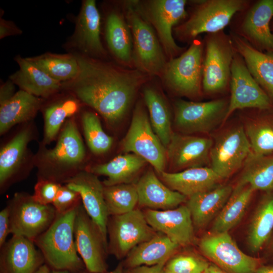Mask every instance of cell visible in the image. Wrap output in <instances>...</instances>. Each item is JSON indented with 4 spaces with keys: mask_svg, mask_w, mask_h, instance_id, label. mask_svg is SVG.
<instances>
[{
    "mask_svg": "<svg viewBox=\"0 0 273 273\" xmlns=\"http://www.w3.org/2000/svg\"><path fill=\"white\" fill-rule=\"evenodd\" d=\"M256 273H273V265H260Z\"/></svg>",
    "mask_w": 273,
    "mask_h": 273,
    "instance_id": "obj_50",
    "label": "cell"
},
{
    "mask_svg": "<svg viewBox=\"0 0 273 273\" xmlns=\"http://www.w3.org/2000/svg\"><path fill=\"white\" fill-rule=\"evenodd\" d=\"M84 273H85V272H84Z\"/></svg>",
    "mask_w": 273,
    "mask_h": 273,
    "instance_id": "obj_56",
    "label": "cell"
},
{
    "mask_svg": "<svg viewBox=\"0 0 273 273\" xmlns=\"http://www.w3.org/2000/svg\"><path fill=\"white\" fill-rule=\"evenodd\" d=\"M179 247L167 236L157 232L152 238L140 244L130 251L126 257L125 266L132 268L167 262Z\"/></svg>",
    "mask_w": 273,
    "mask_h": 273,
    "instance_id": "obj_29",
    "label": "cell"
},
{
    "mask_svg": "<svg viewBox=\"0 0 273 273\" xmlns=\"http://www.w3.org/2000/svg\"><path fill=\"white\" fill-rule=\"evenodd\" d=\"M160 176L170 189L188 198L214 188L221 180L210 167L206 166L191 168L178 172L164 171Z\"/></svg>",
    "mask_w": 273,
    "mask_h": 273,
    "instance_id": "obj_26",
    "label": "cell"
},
{
    "mask_svg": "<svg viewBox=\"0 0 273 273\" xmlns=\"http://www.w3.org/2000/svg\"><path fill=\"white\" fill-rule=\"evenodd\" d=\"M144 213L155 231L164 234L179 246H187L193 242L194 224L186 205L165 210L148 209Z\"/></svg>",
    "mask_w": 273,
    "mask_h": 273,
    "instance_id": "obj_20",
    "label": "cell"
},
{
    "mask_svg": "<svg viewBox=\"0 0 273 273\" xmlns=\"http://www.w3.org/2000/svg\"><path fill=\"white\" fill-rule=\"evenodd\" d=\"M166 262H163L152 266L141 265L128 268L123 273H161Z\"/></svg>",
    "mask_w": 273,
    "mask_h": 273,
    "instance_id": "obj_47",
    "label": "cell"
},
{
    "mask_svg": "<svg viewBox=\"0 0 273 273\" xmlns=\"http://www.w3.org/2000/svg\"><path fill=\"white\" fill-rule=\"evenodd\" d=\"M105 273H123V264L120 263L113 270Z\"/></svg>",
    "mask_w": 273,
    "mask_h": 273,
    "instance_id": "obj_52",
    "label": "cell"
},
{
    "mask_svg": "<svg viewBox=\"0 0 273 273\" xmlns=\"http://www.w3.org/2000/svg\"><path fill=\"white\" fill-rule=\"evenodd\" d=\"M33 128L26 125L12 138L0 151V187L4 190L18 175L24 163L28 145L34 137Z\"/></svg>",
    "mask_w": 273,
    "mask_h": 273,
    "instance_id": "obj_23",
    "label": "cell"
},
{
    "mask_svg": "<svg viewBox=\"0 0 273 273\" xmlns=\"http://www.w3.org/2000/svg\"><path fill=\"white\" fill-rule=\"evenodd\" d=\"M273 230V194L266 195L261 201L249 226L247 241L253 252L260 250Z\"/></svg>",
    "mask_w": 273,
    "mask_h": 273,
    "instance_id": "obj_35",
    "label": "cell"
},
{
    "mask_svg": "<svg viewBox=\"0 0 273 273\" xmlns=\"http://www.w3.org/2000/svg\"><path fill=\"white\" fill-rule=\"evenodd\" d=\"M79 194L69 189L66 185H61L52 205L58 214L67 212L81 204Z\"/></svg>",
    "mask_w": 273,
    "mask_h": 273,
    "instance_id": "obj_44",
    "label": "cell"
},
{
    "mask_svg": "<svg viewBox=\"0 0 273 273\" xmlns=\"http://www.w3.org/2000/svg\"><path fill=\"white\" fill-rule=\"evenodd\" d=\"M104 198L110 215L129 212L138 204L136 186L132 183L104 186Z\"/></svg>",
    "mask_w": 273,
    "mask_h": 273,
    "instance_id": "obj_40",
    "label": "cell"
},
{
    "mask_svg": "<svg viewBox=\"0 0 273 273\" xmlns=\"http://www.w3.org/2000/svg\"><path fill=\"white\" fill-rule=\"evenodd\" d=\"M230 88L231 96L224 121L238 110L272 108L269 96L255 81L243 58L236 52L232 64Z\"/></svg>",
    "mask_w": 273,
    "mask_h": 273,
    "instance_id": "obj_15",
    "label": "cell"
},
{
    "mask_svg": "<svg viewBox=\"0 0 273 273\" xmlns=\"http://www.w3.org/2000/svg\"><path fill=\"white\" fill-rule=\"evenodd\" d=\"M145 19L153 27L168 60L181 55L184 49L172 36L174 26L188 16L185 0H152L133 2Z\"/></svg>",
    "mask_w": 273,
    "mask_h": 273,
    "instance_id": "obj_9",
    "label": "cell"
},
{
    "mask_svg": "<svg viewBox=\"0 0 273 273\" xmlns=\"http://www.w3.org/2000/svg\"><path fill=\"white\" fill-rule=\"evenodd\" d=\"M106 36L108 47L116 58L126 66H133L132 38L127 21L119 13L107 17Z\"/></svg>",
    "mask_w": 273,
    "mask_h": 273,
    "instance_id": "obj_33",
    "label": "cell"
},
{
    "mask_svg": "<svg viewBox=\"0 0 273 273\" xmlns=\"http://www.w3.org/2000/svg\"><path fill=\"white\" fill-rule=\"evenodd\" d=\"M272 249H273V241H272Z\"/></svg>",
    "mask_w": 273,
    "mask_h": 273,
    "instance_id": "obj_55",
    "label": "cell"
},
{
    "mask_svg": "<svg viewBox=\"0 0 273 273\" xmlns=\"http://www.w3.org/2000/svg\"><path fill=\"white\" fill-rule=\"evenodd\" d=\"M41 103L39 98L23 90L16 92L10 99L0 105L1 135L18 124L32 120Z\"/></svg>",
    "mask_w": 273,
    "mask_h": 273,
    "instance_id": "obj_31",
    "label": "cell"
},
{
    "mask_svg": "<svg viewBox=\"0 0 273 273\" xmlns=\"http://www.w3.org/2000/svg\"><path fill=\"white\" fill-rule=\"evenodd\" d=\"M135 186L138 204L149 209H173L187 201V197L163 184L152 169L144 174Z\"/></svg>",
    "mask_w": 273,
    "mask_h": 273,
    "instance_id": "obj_24",
    "label": "cell"
},
{
    "mask_svg": "<svg viewBox=\"0 0 273 273\" xmlns=\"http://www.w3.org/2000/svg\"><path fill=\"white\" fill-rule=\"evenodd\" d=\"M125 16L132 35L133 65L150 77H160L168 60L154 28L133 1L127 3Z\"/></svg>",
    "mask_w": 273,
    "mask_h": 273,
    "instance_id": "obj_5",
    "label": "cell"
},
{
    "mask_svg": "<svg viewBox=\"0 0 273 273\" xmlns=\"http://www.w3.org/2000/svg\"><path fill=\"white\" fill-rule=\"evenodd\" d=\"M7 207L11 234L33 241L48 229L57 215L52 205L41 204L25 193H15Z\"/></svg>",
    "mask_w": 273,
    "mask_h": 273,
    "instance_id": "obj_10",
    "label": "cell"
},
{
    "mask_svg": "<svg viewBox=\"0 0 273 273\" xmlns=\"http://www.w3.org/2000/svg\"><path fill=\"white\" fill-rule=\"evenodd\" d=\"M81 122L87 145L92 153L102 155L111 149L113 139L103 130L98 116L94 112H84Z\"/></svg>",
    "mask_w": 273,
    "mask_h": 273,
    "instance_id": "obj_41",
    "label": "cell"
},
{
    "mask_svg": "<svg viewBox=\"0 0 273 273\" xmlns=\"http://www.w3.org/2000/svg\"><path fill=\"white\" fill-rule=\"evenodd\" d=\"M14 84L11 80H9L1 86L0 105L8 101L15 95Z\"/></svg>",
    "mask_w": 273,
    "mask_h": 273,
    "instance_id": "obj_48",
    "label": "cell"
},
{
    "mask_svg": "<svg viewBox=\"0 0 273 273\" xmlns=\"http://www.w3.org/2000/svg\"><path fill=\"white\" fill-rule=\"evenodd\" d=\"M79 101L68 97L48 106L44 112V135L41 144L49 145L57 136L66 120L73 117L79 110Z\"/></svg>",
    "mask_w": 273,
    "mask_h": 273,
    "instance_id": "obj_38",
    "label": "cell"
},
{
    "mask_svg": "<svg viewBox=\"0 0 273 273\" xmlns=\"http://www.w3.org/2000/svg\"><path fill=\"white\" fill-rule=\"evenodd\" d=\"M244 164L238 182L250 185L255 191L273 190V157L251 152Z\"/></svg>",
    "mask_w": 273,
    "mask_h": 273,
    "instance_id": "obj_36",
    "label": "cell"
},
{
    "mask_svg": "<svg viewBox=\"0 0 273 273\" xmlns=\"http://www.w3.org/2000/svg\"><path fill=\"white\" fill-rule=\"evenodd\" d=\"M10 232V214L7 206L0 212V247L6 243V239Z\"/></svg>",
    "mask_w": 273,
    "mask_h": 273,
    "instance_id": "obj_45",
    "label": "cell"
},
{
    "mask_svg": "<svg viewBox=\"0 0 273 273\" xmlns=\"http://www.w3.org/2000/svg\"><path fill=\"white\" fill-rule=\"evenodd\" d=\"M107 233L108 252L121 259L135 247L152 238L157 232L149 224L144 212L135 209L109 218Z\"/></svg>",
    "mask_w": 273,
    "mask_h": 273,
    "instance_id": "obj_11",
    "label": "cell"
},
{
    "mask_svg": "<svg viewBox=\"0 0 273 273\" xmlns=\"http://www.w3.org/2000/svg\"><path fill=\"white\" fill-rule=\"evenodd\" d=\"M22 33L17 26L12 22L2 18L0 21V38L10 35L20 34Z\"/></svg>",
    "mask_w": 273,
    "mask_h": 273,
    "instance_id": "obj_46",
    "label": "cell"
},
{
    "mask_svg": "<svg viewBox=\"0 0 273 273\" xmlns=\"http://www.w3.org/2000/svg\"><path fill=\"white\" fill-rule=\"evenodd\" d=\"M229 100L198 102L178 100L174 103V123L183 133L208 132L224 121Z\"/></svg>",
    "mask_w": 273,
    "mask_h": 273,
    "instance_id": "obj_14",
    "label": "cell"
},
{
    "mask_svg": "<svg viewBox=\"0 0 273 273\" xmlns=\"http://www.w3.org/2000/svg\"><path fill=\"white\" fill-rule=\"evenodd\" d=\"M74 234L77 251L87 270L90 273L106 272L108 243L81 204L76 215Z\"/></svg>",
    "mask_w": 273,
    "mask_h": 273,
    "instance_id": "obj_16",
    "label": "cell"
},
{
    "mask_svg": "<svg viewBox=\"0 0 273 273\" xmlns=\"http://www.w3.org/2000/svg\"><path fill=\"white\" fill-rule=\"evenodd\" d=\"M55 146L39 147L34 157L38 179L65 183L82 169L85 150L74 118L68 119L60 131Z\"/></svg>",
    "mask_w": 273,
    "mask_h": 273,
    "instance_id": "obj_2",
    "label": "cell"
},
{
    "mask_svg": "<svg viewBox=\"0 0 273 273\" xmlns=\"http://www.w3.org/2000/svg\"><path fill=\"white\" fill-rule=\"evenodd\" d=\"M78 206L57 213L51 225L33 241L54 270H77L82 266L74 239V221Z\"/></svg>",
    "mask_w": 273,
    "mask_h": 273,
    "instance_id": "obj_3",
    "label": "cell"
},
{
    "mask_svg": "<svg viewBox=\"0 0 273 273\" xmlns=\"http://www.w3.org/2000/svg\"><path fill=\"white\" fill-rule=\"evenodd\" d=\"M26 59L53 79L61 82L77 75L79 65L75 55L47 53Z\"/></svg>",
    "mask_w": 273,
    "mask_h": 273,
    "instance_id": "obj_37",
    "label": "cell"
},
{
    "mask_svg": "<svg viewBox=\"0 0 273 273\" xmlns=\"http://www.w3.org/2000/svg\"><path fill=\"white\" fill-rule=\"evenodd\" d=\"M244 128L253 154L267 155L273 152V118H250Z\"/></svg>",
    "mask_w": 273,
    "mask_h": 273,
    "instance_id": "obj_39",
    "label": "cell"
},
{
    "mask_svg": "<svg viewBox=\"0 0 273 273\" xmlns=\"http://www.w3.org/2000/svg\"><path fill=\"white\" fill-rule=\"evenodd\" d=\"M143 158L133 153L118 155L108 162L96 164L85 170L97 175L107 177L103 184L111 186L131 183L147 163Z\"/></svg>",
    "mask_w": 273,
    "mask_h": 273,
    "instance_id": "obj_30",
    "label": "cell"
},
{
    "mask_svg": "<svg viewBox=\"0 0 273 273\" xmlns=\"http://www.w3.org/2000/svg\"><path fill=\"white\" fill-rule=\"evenodd\" d=\"M65 185L79 194L86 212L108 243L107 225L110 215L104 198L103 182L98 175L83 169L66 181Z\"/></svg>",
    "mask_w": 273,
    "mask_h": 273,
    "instance_id": "obj_17",
    "label": "cell"
},
{
    "mask_svg": "<svg viewBox=\"0 0 273 273\" xmlns=\"http://www.w3.org/2000/svg\"><path fill=\"white\" fill-rule=\"evenodd\" d=\"M15 59L19 69L10 79L21 90L38 98H48L62 88V82L52 78L26 58L17 56Z\"/></svg>",
    "mask_w": 273,
    "mask_h": 273,
    "instance_id": "obj_27",
    "label": "cell"
},
{
    "mask_svg": "<svg viewBox=\"0 0 273 273\" xmlns=\"http://www.w3.org/2000/svg\"><path fill=\"white\" fill-rule=\"evenodd\" d=\"M61 185V184L51 180L38 179L32 197L41 204L52 205Z\"/></svg>",
    "mask_w": 273,
    "mask_h": 273,
    "instance_id": "obj_43",
    "label": "cell"
},
{
    "mask_svg": "<svg viewBox=\"0 0 273 273\" xmlns=\"http://www.w3.org/2000/svg\"><path fill=\"white\" fill-rule=\"evenodd\" d=\"M235 52L230 35L223 30L207 34L204 41L203 93L209 96L217 95L230 86Z\"/></svg>",
    "mask_w": 273,
    "mask_h": 273,
    "instance_id": "obj_7",
    "label": "cell"
},
{
    "mask_svg": "<svg viewBox=\"0 0 273 273\" xmlns=\"http://www.w3.org/2000/svg\"><path fill=\"white\" fill-rule=\"evenodd\" d=\"M143 94L152 128L166 149L173 133L168 104L160 92L154 87L146 86Z\"/></svg>",
    "mask_w": 273,
    "mask_h": 273,
    "instance_id": "obj_34",
    "label": "cell"
},
{
    "mask_svg": "<svg viewBox=\"0 0 273 273\" xmlns=\"http://www.w3.org/2000/svg\"><path fill=\"white\" fill-rule=\"evenodd\" d=\"M101 17L96 1H83L76 19L72 42L83 54L95 57L106 55L100 38Z\"/></svg>",
    "mask_w": 273,
    "mask_h": 273,
    "instance_id": "obj_22",
    "label": "cell"
},
{
    "mask_svg": "<svg viewBox=\"0 0 273 273\" xmlns=\"http://www.w3.org/2000/svg\"><path fill=\"white\" fill-rule=\"evenodd\" d=\"M49 267L46 265H41L34 273H51Z\"/></svg>",
    "mask_w": 273,
    "mask_h": 273,
    "instance_id": "obj_51",
    "label": "cell"
},
{
    "mask_svg": "<svg viewBox=\"0 0 273 273\" xmlns=\"http://www.w3.org/2000/svg\"><path fill=\"white\" fill-rule=\"evenodd\" d=\"M204 41L194 39L188 50L168 60L160 76L173 94L191 99L203 94Z\"/></svg>",
    "mask_w": 273,
    "mask_h": 273,
    "instance_id": "obj_6",
    "label": "cell"
},
{
    "mask_svg": "<svg viewBox=\"0 0 273 273\" xmlns=\"http://www.w3.org/2000/svg\"><path fill=\"white\" fill-rule=\"evenodd\" d=\"M204 273H230L215 265L209 264L208 268Z\"/></svg>",
    "mask_w": 273,
    "mask_h": 273,
    "instance_id": "obj_49",
    "label": "cell"
},
{
    "mask_svg": "<svg viewBox=\"0 0 273 273\" xmlns=\"http://www.w3.org/2000/svg\"><path fill=\"white\" fill-rule=\"evenodd\" d=\"M213 143L210 138L173 132L166 148L167 162L176 170L204 167L210 163Z\"/></svg>",
    "mask_w": 273,
    "mask_h": 273,
    "instance_id": "obj_18",
    "label": "cell"
},
{
    "mask_svg": "<svg viewBox=\"0 0 273 273\" xmlns=\"http://www.w3.org/2000/svg\"><path fill=\"white\" fill-rule=\"evenodd\" d=\"M202 253L220 268L230 273H256L260 260L242 252L229 232L211 233L199 242Z\"/></svg>",
    "mask_w": 273,
    "mask_h": 273,
    "instance_id": "obj_12",
    "label": "cell"
},
{
    "mask_svg": "<svg viewBox=\"0 0 273 273\" xmlns=\"http://www.w3.org/2000/svg\"><path fill=\"white\" fill-rule=\"evenodd\" d=\"M125 153H133L149 163L158 174L165 171L166 149L155 133L141 103L135 106L130 126L121 144Z\"/></svg>",
    "mask_w": 273,
    "mask_h": 273,
    "instance_id": "obj_8",
    "label": "cell"
},
{
    "mask_svg": "<svg viewBox=\"0 0 273 273\" xmlns=\"http://www.w3.org/2000/svg\"><path fill=\"white\" fill-rule=\"evenodd\" d=\"M209 264L194 254H184L170 258L164 268L174 273H204Z\"/></svg>",
    "mask_w": 273,
    "mask_h": 273,
    "instance_id": "obj_42",
    "label": "cell"
},
{
    "mask_svg": "<svg viewBox=\"0 0 273 273\" xmlns=\"http://www.w3.org/2000/svg\"><path fill=\"white\" fill-rule=\"evenodd\" d=\"M161 273H174L171 271H170L169 270H166L164 268H163V270H162Z\"/></svg>",
    "mask_w": 273,
    "mask_h": 273,
    "instance_id": "obj_54",
    "label": "cell"
},
{
    "mask_svg": "<svg viewBox=\"0 0 273 273\" xmlns=\"http://www.w3.org/2000/svg\"><path fill=\"white\" fill-rule=\"evenodd\" d=\"M230 185H220L188 198V208L194 226L203 228L221 211L233 191Z\"/></svg>",
    "mask_w": 273,
    "mask_h": 273,
    "instance_id": "obj_28",
    "label": "cell"
},
{
    "mask_svg": "<svg viewBox=\"0 0 273 273\" xmlns=\"http://www.w3.org/2000/svg\"><path fill=\"white\" fill-rule=\"evenodd\" d=\"M35 246L27 238L13 235L1 247L2 273H34L44 258Z\"/></svg>",
    "mask_w": 273,
    "mask_h": 273,
    "instance_id": "obj_21",
    "label": "cell"
},
{
    "mask_svg": "<svg viewBox=\"0 0 273 273\" xmlns=\"http://www.w3.org/2000/svg\"><path fill=\"white\" fill-rule=\"evenodd\" d=\"M245 11L235 34L260 51L273 53V33L270 25L273 17V0L259 1L249 6Z\"/></svg>",
    "mask_w": 273,
    "mask_h": 273,
    "instance_id": "obj_19",
    "label": "cell"
},
{
    "mask_svg": "<svg viewBox=\"0 0 273 273\" xmlns=\"http://www.w3.org/2000/svg\"><path fill=\"white\" fill-rule=\"evenodd\" d=\"M79 71L73 79L62 82L79 101L97 111L107 123L120 121L130 107L136 93L150 76L92 58L75 55Z\"/></svg>",
    "mask_w": 273,
    "mask_h": 273,
    "instance_id": "obj_1",
    "label": "cell"
},
{
    "mask_svg": "<svg viewBox=\"0 0 273 273\" xmlns=\"http://www.w3.org/2000/svg\"><path fill=\"white\" fill-rule=\"evenodd\" d=\"M230 35L236 52L243 58L252 77L273 97V53H263L234 33Z\"/></svg>",
    "mask_w": 273,
    "mask_h": 273,
    "instance_id": "obj_25",
    "label": "cell"
},
{
    "mask_svg": "<svg viewBox=\"0 0 273 273\" xmlns=\"http://www.w3.org/2000/svg\"><path fill=\"white\" fill-rule=\"evenodd\" d=\"M250 6L246 0H204L197 1L186 21L174 28L181 41H193L200 34L223 30L236 14Z\"/></svg>",
    "mask_w": 273,
    "mask_h": 273,
    "instance_id": "obj_4",
    "label": "cell"
},
{
    "mask_svg": "<svg viewBox=\"0 0 273 273\" xmlns=\"http://www.w3.org/2000/svg\"><path fill=\"white\" fill-rule=\"evenodd\" d=\"M51 273H70L68 270H54L51 271Z\"/></svg>",
    "mask_w": 273,
    "mask_h": 273,
    "instance_id": "obj_53",
    "label": "cell"
},
{
    "mask_svg": "<svg viewBox=\"0 0 273 273\" xmlns=\"http://www.w3.org/2000/svg\"><path fill=\"white\" fill-rule=\"evenodd\" d=\"M251 153L243 126L230 128L219 134L210 153V168L220 179L226 178L238 170Z\"/></svg>",
    "mask_w": 273,
    "mask_h": 273,
    "instance_id": "obj_13",
    "label": "cell"
},
{
    "mask_svg": "<svg viewBox=\"0 0 273 273\" xmlns=\"http://www.w3.org/2000/svg\"><path fill=\"white\" fill-rule=\"evenodd\" d=\"M255 191L249 185L238 182L226 203L215 217L212 233L229 232L241 220Z\"/></svg>",
    "mask_w": 273,
    "mask_h": 273,
    "instance_id": "obj_32",
    "label": "cell"
}]
</instances>
